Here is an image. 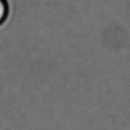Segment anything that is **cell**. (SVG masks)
<instances>
[{
    "instance_id": "6da1fadb",
    "label": "cell",
    "mask_w": 130,
    "mask_h": 130,
    "mask_svg": "<svg viewBox=\"0 0 130 130\" xmlns=\"http://www.w3.org/2000/svg\"><path fill=\"white\" fill-rule=\"evenodd\" d=\"M8 12L9 8L7 0H0V26L7 20Z\"/></svg>"
}]
</instances>
